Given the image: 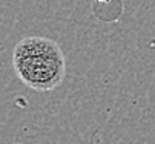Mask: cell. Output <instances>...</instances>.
Returning <instances> with one entry per match:
<instances>
[{
    "mask_svg": "<svg viewBox=\"0 0 155 144\" xmlns=\"http://www.w3.org/2000/svg\"><path fill=\"white\" fill-rule=\"evenodd\" d=\"M12 65L21 83L38 92L55 89L66 74V60L60 45L38 35L25 37L15 45Z\"/></svg>",
    "mask_w": 155,
    "mask_h": 144,
    "instance_id": "6da1fadb",
    "label": "cell"
},
{
    "mask_svg": "<svg viewBox=\"0 0 155 144\" xmlns=\"http://www.w3.org/2000/svg\"><path fill=\"white\" fill-rule=\"evenodd\" d=\"M110 0H94V3H109Z\"/></svg>",
    "mask_w": 155,
    "mask_h": 144,
    "instance_id": "7a4b0ae2",
    "label": "cell"
}]
</instances>
